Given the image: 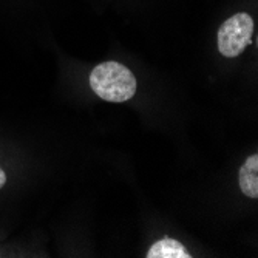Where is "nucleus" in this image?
<instances>
[{"label":"nucleus","mask_w":258,"mask_h":258,"mask_svg":"<svg viewBox=\"0 0 258 258\" xmlns=\"http://www.w3.org/2000/svg\"><path fill=\"white\" fill-rule=\"evenodd\" d=\"M88 82L95 95L107 102H127L138 88L135 75L125 65L114 60L96 65L91 70Z\"/></svg>","instance_id":"f257e3e1"},{"label":"nucleus","mask_w":258,"mask_h":258,"mask_svg":"<svg viewBox=\"0 0 258 258\" xmlns=\"http://www.w3.org/2000/svg\"><path fill=\"white\" fill-rule=\"evenodd\" d=\"M253 20L247 13H237L221 23L218 30V50L224 57L240 56L250 45Z\"/></svg>","instance_id":"f03ea898"},{"label":"nucleus","mask_w":258,"mask_h":258,"mask_svg":"<svg viewBox=\"0 0 258 258\" xmlns=\"http://www.w3.org/2000/svg\"><path fill=\"white\" fill-rule=\"evenodd\" d=\"M238 184L246 197L258 198V155H252L244 161L238 173Z\"/></svg>","instance_id":"7ed1b4c3"},{"label":"nucleus","mask_w":258,"mask_h":258,"mask_svg":"<svg viewBox=\"0 0 258 258\" xmlns=\"http://www.w3.org/2000/svg\"><path fill=\"white\" fill-rule=\"evenodd\" d=\"M146 256L147 258H190L192 255L179 241L166 237V238L156 241L147 250Z\"/></svg>","instance_id":"20e7f679"},{"label":"nucleus","mask_w":258,"mask_h":258,"mask_svg":"<svg viewBox=\"0 0 258 258\" xmlns=\"http://www.w3.org/2000/svg\"><path fill=\"white\" fill-rule=\"evenodd\" d=\"M5 184H7V173L4 172L2 167H0V189H2Z\"/></svg>","instance_id":"39448f33"}]
</instances>
